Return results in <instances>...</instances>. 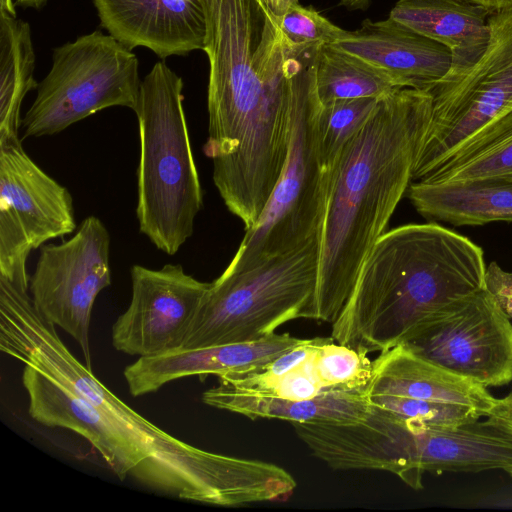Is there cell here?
<instances>
[{
    "label": "cell",
    "mask_w": 512,
    "mask_h": 512,
    "mask_svg": "<svg viewBox=\"0 0 512 512\" xmlns=\"http://www.w3.org/2000/svg\"><path fill=\"white\" fill-rule=\"evenodd\" d=\"M483 249L435 222L406 224L376 241L332 323V339L368 354L406 342L422 321L485 288Z\"/></svg>",
    "instance_id": "3"
},
{
    "label": "cell",
    "mask_w": 512,
    "mask_h": 512,
    "mask_svg": "<svg viewBox=\"0 0 512 512\" xmlns=\"http://www.w3.org/2000/svg\"><path fill=\"white\" fill-rule=\"evenodd\" d=\"M507 174H512V111L474 133L418 181L441 183Z\"/></svg>",
    "instance_id": "22"
},
{
    "label": "cell",
    "mask_w": 512,
    "mask_h": 512,
    "mask_svg": "<svg viewBox=\"0 0 512 512\" xmlns=\"http://www.w3.org/2000/svg\"><path fill=\"white\" fill-rule=\"evenodd\" d=\"M22 384L28 395V412L32 419L81 435L120 480L131 475L144 484L143 455L91 402L30 365H25Z\"/></svg>",
    "instance_id": "14"
},
{
    "label": "cell",
    "mask_w": 512,
    "mask_h": 512,
    "mask_svg": "<svg viewBox=\"0 0 512 512\" xmlns=\"http://www.w3.org/2000/svg\"><path fill=\"white\" fill-rule=\"evenodd\" d=\"M430 92L398 88L379 98L328 182L312 320L334 323L360 269L412 182L432 116Z\"/></svg>",
    "instance_id": "2"
},
{
    "label": "cell",
    "mask_w": 512,
    "mask_h": 512,
    "mask_svg": "<svg viewBox=\"0 0 512 512\" xmlns=\"http://www.w3.org/2000/svg\"><path fill=\"white\" fill-rule=\"evenodd\" d=\"M320 236L251 269L224 272L210 283L180 350L254 341L281 325L311 319Z\"/></svg>",
    "instance_id": "5"
},
{
    "label": "cell",
    "mask_w": 512,
    "mask_h": 512,
    "mask_svg": "<svg viewBox=\"0 0 512 512\" xmlns=\"http://www.w3.org/2000/svg\"><path fill=\"white\" fill-rule=\"evenodd\" d=\"M378 100L343 99L322 105L318 118L319 152L328 182L345 146L366 124Z\"/></svg>",
    "instance_id": "24"
},
{
    "label": "cell",
    "mask_w": 512,
    "mask_h": 512,
    "mask_svg": "<svg viewBox=\"0 0 512 512\" xmlns=\"http://www.w3.org/2000/svg\"><path fill=\"white\" fill-rule=\"evenodd\" d=\"M315 364L328 391H363L372 374V361L367 354L339 344L332 337L321 342Z\"/></svg>",
    "instance_id": "25"
},
{
    "label": "cell",
    "mask_w": 512,
    "mask_h": 512,
    "mask_svg": "<svg viewBox=\"0 0 512 512\" xmlns=\"http://www.w3.org/2000/svg\"><path fill=\"white\" fill-rule=\"evenodd\" d=\"M272 12L281 17L286 10L294 5L299 3V0H266Z\"/></svg>",
    "instance_id": "32"
},
{
    "label": "cell",
    "mask_w": 512,
    "mask_h": 512,
    "mask_svg": "<svg viewBox=\"0 0 512 512\" xmlns=\"http://www.w3.org/2000/svg\"><path fill=\"white\" fill-rule=\"evenodd\" d=\"M404 343L486 388L512 382V321L486 288L430 315Z\"/></svg>",
    "instance_id": "10"
},
{
    "label": "cell",
    "mask_w": 512,
    "mask_h": 512,
    "mask_svg": "<svg viewBox=\"0 0 512 512\" xmlns=\"http://www.w3.org/2000/svg\"><path fill=\"white\" fill-rule=\"evenodd\" d=\"M130 274L132 297L112 326L113 347L139 357L180 350L210 283L187 274L180 264L133 265Z\"/></svg>",
    "instance_id": "12"
},
{
    "label": "cell",
    "mask_w": 512,
    "mask_h": 512,
    "mask_svg": "<svg viewBox=\"0 0 512 512\" xmlns=\"http://www.w3.org/2000/svg\"><path fill=\"white\" fill-rule=\"evenodd\" d=\"M76 228L68 189L25 152L18 136L0 139V276L28 290L30 252Z\"/></svg>",
    "instance_id": "9"
},
{
    "label": "cell",
    "mask_w": 512,
    "mask_h": 512,
    "mask_svg": "<svg viewBox=\"0 0 512 512\" xmlns=\"http://www.w3.org/2000/svg\"><path fill=\"white\" fill-rule=\"evenodd\" d=\"M34 69L30 25L0 12V139L18 136L22 101L38 86Z\"/></svg>",
    "instance_id": "21"
},
{
    "label": "cell",
    "mask_w": 512,
    "mask_h": 512,
    "mask_svg": "<svg viewBox=\"0 0 512 512\" xmlns=\"http://www.w3.org/2000/svg\"><path fill=\"white\" fill-rule=\"evenodd\" d=\"M489 16L482 6L464 0H399L389 14L451 51V69L438 84L456 79L479 60L489 42Z\"/></svg>",
    "instance_id": "18"
},
{
    "label": "cell",
    "mask_w": 512,
    "mask_h": 512,
    "mask_svg": "<svg viewBox=\"0 0 512 512\" xmlns=\"http://www.w3.org/2000/svg\"><path fill=\"white\" fill-rule=\"evenodd\" d=\"M315 66L316 62L296 85L289 150L279 180L258 222L246 230L227 271L251 269L321 235L328 177L319 152L322 104Z\"/></svg>",
    "instance_id": "6"
},
{
    "label": "cell",
    "mask_w": 512,
    "mask_h": 512,
    "mask_svg": "<svg viewBox=\"0 0 512 512\" xmlns=\"http://www.w3.org/2000/svg\"><path fill=\"white\" fill-rule=\"evenodd\" d=\"M289 333H274L254 341L176 350L152 357H139L124 369L131 395L156 392L163 385L184 377L222 376L262 366L301 343Z\"/></svg>",
    "instance_id": "16"
},
{
    "label": "cell",
    "mask_w": 512,
    "mask_h": 512,
    "mask_svg": "<svg viewBox=\"0 0 512 512\" xmlns=\"http://www.w3.org/2000/svg\"><path fill=\"white\" fill-rule=\"evenodd\" d=\"M317 351L300 365L271 379L248 383L219 382L237 390L260 396L295 401L312 399L328 392L316 369L315 357Z\"/></svg>",
    "instance_id": "27"
},
{
    "label": "cell",
    "mask_w": 512,
    "mask_h": 512,
    "mask_svg": "<svg viewBox=\"0 0 512 512\" xmlns=\"http://www.w3.org/2000/svg\"><path fill=\"white\" fill-rule=\"evenodd\" d=\"M485 288L512 319V272L505 271L495 261L490 262L485 272Z\"/></svg>",
    "instance_id": "29"
},
{
    "label": "cell",
    "mask_w": 512,
    "mask_h": 512,
    "mask_svg": "<svg viewBox=\"0 0 512 512\" xmlns=\"http://www.w3.org/2000/svg\"><path fill=\"white\" fill-rule=\"evenodd\" d=\"M512 392V391H511Z\"/></svg>",
    "instance_id": "36"
},
{
    "label": "cell",
    "mask_w": 512,
    "mask_h": 512,
    "mask_svg": "<svg viewBox=\"0 0 512 512\" xmlns=\"http://www.w3.org/2000/svg\"><path fill=\"white\" fill-rule=\"evenodd\" d=\"M279 25L285 37L297 45L333 44L347 33L314 8L304 7L300 3L290 6L279 17Z\"/></svg>",
    "instance_id": "28"
},
{
    "label": "cell",
    "mask_w": 512,
    "mask_h": 512,
    "mask_svg": "<svg viewBox=\"0 0 512 512\" xmlns=\"http://www.w3.org/2000/svg\"><path fill=\"white\" fill-rule=\"evenodd\" d=\"M490 37L479 60L456 79L431 91V121L412 174L418 181L460 144L512 111V9L490 14Z\"/></svg>",
    "instance_id": "8"
},
{
    "label": "cell",
    "mask_w": 512,
    "mask_h": 512,
    "mask_svg": "<svg viewBox=\"0 0 512 512\" xmlns=\"http://www.w3.org/2000/svg\"><path fill=\"white\" fill-rule=\"evenodd\" d=\"M15 6H20L24 9L32 8V9H41L48 0H13Z\"/></svg>",
    "instance_id": "34"
},
{
    "label": "cell",
    "mask_w": 512,
    "mask_h": 512,
    "mask_svg": "<svg viewBox=\"0 0 512 512\" xmlns=\"http://www.w3.org/2000/svg\"><path fill=\"white\" fill-rule=\"evenodd\" d=\"M0 348L91 402L145 459L144 484L180 499L241 506L280 499L284 469L192 446L147 420L66 347L28 290L0 278Z\"/></svg>",
    "instance_id": "1"
},
{
    "label": "cell",
    "mask_w": 512,
    "mask_h": 512,
    "mask_svg": "<svg viewBox=\"0 0 512 512\" xmlns=\"http://www.w3.org/2000/svg\"><path fill=\"white\" fill-rule=\"evenodd\" d=\"M389 75L400 88L430 92L449 73L451 51L388 17L366 19L359 29L331 44Z\"/></svg>",
    "instance_id": "15"
},
{
    "label": "cell",
    "mask_w": 512,
    "mask_h": 512,
    "mask_svg": "<svg viewBox=\"0 0 512 512\" xmlns=\"http://www.w3.org/2000/svg\"><path fill=\"white\" fill-rule=\"evenodd\" d=\"M110 234L96 216L86 217L72 238L40 247L29 290L36 309L65 330L91 369L89 330L98 294L111 285Z\"/></svg>",
    "instance_id": "11"
},
{
    "label": "cell",
    "mask_w": 512,
    "mask_h": 512,
    "mask_svg": "<svg viewBox=\"0 0 512 512\" xmlns=\"http://www.w3.org/2000/svg\"><path fill=\"white\" fill-rule=\"evenodd\" d=\"M183 80L164 61L141 81L134 110L139 128V230L162 252L176 254L192 236L203 193L183 106Z\"/></svg>",
    "instance_id": "4"
},
{
    "label": "cell",
    "mask_w": 512,
    "mask_h": 512,
    "mask_svg": "<svg viewBox=\"0 0 512 512\" xmlns=\"http://www.w3.org/2000/svg\"><path fill=\"white\" fill-rule=\"evenodd\" d=\"M482 6L490 14L512 9V0H464Z\"/></svg>",
    "instance_id": "31"
},
{
    "label": "cell",
    "mask_w": 512,
    "mask_h": 512,
    "mask_svg": "<svg viewBox=\"0 0 512 512\" xmlns=\"http://www.w3.org/2000/svg\"><path fill=\"white\" fill-rule=\"evenodd\" d=\"M366 397L373 406L400 418L429 426L457 427L476 422L483 417L473 408L456 404L387 394H373Z\"/></svg>",
    "instance_id": "26"
},
{
    "label": "cell",
    "mask_w": 512,
    "mask_h": 512,
    "mask_svg": "<svg viewBox=\"0 0 512 512\" xmlns=\"http://www.w3.org/2000/svg\"><path fill=\"white\" fill-rule=\"evenodd\" d=\"M407 195L416 211L454 226L512 222V174L430 183L413 181Z\"/></svg>",
    "instance_id": "19"
},
{
    "label": "cell",
    "mask_w": 512,
    "mask_h": 512,
    "mask_svg": "<svg viewBox=\"0 0 512 512\" xmlns=\"http://www.w3.org/2000/svg\"><path fill=\"white\" fill-rule=\"evenodd\" d=\"M132 50L99 30L54 48L52 65L21 120L23 138L58 134L103 109H136L141 81Z\"/></svg>",
    "instance_id": "7"
},
{
    "label": "cell",
    "mask_w": 512,
    "mask_h": 512,
    "mask_svg": "<svg viewBox=\"0 0 512 512\" xmlns=\"http://www.w3.org/2000/svg\"><path fill=\"white\" fill-rule=\"evenodd\" d=\"M100 25L126 48L144 47L159 58L203 50L200 0H92Z\"/></svg>",
    "instance_id": "13"
},
{
    "label": "cell",
    "mask_w": 512,
    "mask_h": 512,
    "mask_svg": "<svg viewBox=\"0 0 512 512\" xmlns=\"http://www.w3.org/2000/svg\"><path fill=\"white\" fill-rule=\"evenodd\" d=\"M201 398L206 405L250 419H282L290 422L353 423L364 420L370 409L364 390H333L312 399L295 401L250 394L219 382L203 392Z\"/></svg>",
    "instance_id": "20"
},
{
    "label": "cell",
    "mask_w": 512,
    "mask_h": 512,
    "mask_svg": "<svg viewBox=\"0 0 512 512\" xmlns=\"http://www.w3.org/2000/svg\"><path fill=\"white\" fill-rule=\"evenodd\" d=\"M486 418L483 421L485 425L512 438V392L503 398H496Z\"/></svg>",
    "instance_id": "30"
},
{
    "label": "cell",
    "mask_w": 512,
    "mask_h": 512,
    "mask_svg": "<svg viewBox=\"0 0 512 512\" xmlns=\"http://www.w3.org/2000/svg\"><path fill=\"white\" fill-rule=\"evenodd\" d=\"M315 82L322 105L343 99L381 98L400 88L381 69L331 44L318 50Z\"/></svg>",
    "instance_id": "23"
},
{
    "label": "cell",
    "mask_w": 512,
    "mask_h": 512,
    "mask_svg": "<svg viewBox=\"0 0 512 512\" xmlns=\"http://www.w3.org/2000/svg\"><path fill=\"white\" fill-rule=\"evenodd\" d=\"M505 472H507L512 477V468L507 469Z\"/></svg>",
    "instance_id": "35"
},
{
    "label": "cell",
    "mask_w": 512,
    "mask_h": 512,
    "mask_svg": "<svg viewBox=\"0 0 512 512\" xmlns=\"http://www.w3.org/2000/svg\"><path fill=\"white\" fill-rule=\"evenodd\" d=\"M369 3L370 0H340L339 5L348 10H365Z\"/></svg>",
    "instance_id": "33"
},
{
    "label": "cell",
    "mask_w": 512,
    "mask_h": 512,
    "mask_svg": "<svg viewBox=\"0 0 512 512\" xmlns=\"http://www.w3.org/2000/svg\"><path fill=\"white\" fill-rule=\"evenodd\" d=\"M364 392L467 406L483 417L496 401L488 388L431 362L406 343L381 351L372 361Z\"/></svg>",
    "instance_id": "17"
}]
</instances>
